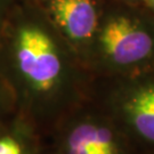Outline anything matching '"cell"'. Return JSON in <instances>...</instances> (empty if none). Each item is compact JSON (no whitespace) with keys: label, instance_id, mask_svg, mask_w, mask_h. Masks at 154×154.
Instances as JSON below:
<instances>
[{"label":"cell","instance_id":"7","mask_svg":"<svg viewBox=\"0 0 154 154\" xmlns=\"http://www.w3.org/2000/svg\"><path fill=\"white\" fill-rule=\"evenodd\" d=\"M16 112L11 90L0 74V122L6 120Z\"/></svg>","mask_w":154,"mask_h":154},{"label":"cell","instance_id":"3","mask_svg":"<svg viewBox=\"0 0 154 154\" xmlns=\"http://www.w3.org/2000/svg\"><path fill=\"white\" fill-rule=\"evenodd\" d=\"M45 138L56 154H143L93 96L63 116Z\"/></svg>","mask_w":154,"mask_h":154},{"label":"cell","instance_id":"11","mask_svg":"<svg viewBox=\"0 0 154 154\" xmlns=\"http://www.w3.org/2000/svg\"><path fill=\"white\" fill-rule=\"evenodd\" d=\"M41 0H17V2H25V4H38Z\"/></svg>","mask_w":154,"mask_h":154},{"label":"cell","instance_id":"10","mask_svg":"<svg viewBox=\"0 0 154 154\" xmlns=\"http://www.w3.org/2000/svg\"><path fill=\"white\" fill-rule=\"evenodd\" d=\"M41 154H56V153L55 152H53L49 147H47V146H46V144H45V147H44V149H42Z\"/></svg>","mask_w":154,"mask_h":154},{"label":"cell","instance_id":"4","mask_svg":"<svg viewBox=\"0 0 154 154\" xmlns=\"http://www.w3.org/2000/svg\"><path fill=\"white\" fill-rule=\"evenodd\" d=\"M91 96L143 154H154V71L94 79Z\"/></svg>","mask_w":154,"mask_h":154},{"label":"cell","instance_id":"2","mask_svg":"<svg viewBox=\"0 0 154 154\" xmlns=\"http://www.w3.org/2000/svg\"><path fill=\"white\" fill-rule=\"evenodd\" d=\"M87 69L94 79L154 71V14L104 2Z\"/></svg>","mask_w":154,"mask_h":154},{"label":"cell","instance_id":"8","mask_svg":"<svg viewBox=\"0 0 154 154\" xmlns=\"http://www.w3.org/2000/svg\"><path fill=\"white\" fill-rule=\"evenodd\" d=\"M16 2L17 0H0V31L4 28L6 21Z\"/></svg>","mask_w":154,"mask_h":154},{"label":"cell","instance_id":"6","mask_svg":"<svg viewBox=\"0 0 154 154\" xmlns=\"http://www.w3.org/2000/svg\"><path fill=\"white\" fill-rule=\"evenodd\" d=\"M45 137L21 113L0 122V154H41Z\"/></svg>","mask_w":154,"mask_h":154},{"label":"cell","instance_id":"9","mask_svg":"<svg viewBox=\"0 0 154 154\" xmlns=\"http://www.w3.org/2000/svg\"><path fill=\"white\" fill-rule=\"evenodd\" d=\"M143 1L145 2V5L151 9V11L154 14V0H143Z\"/></svg>","mask_w":154,"mask_h":154},{"label":"cell","instance_id":"1","mask_svg":"<svg viewBox=\"0 0 154 154\" xmlns=\"http://www.w3.org/2000/svg\"><path fill=\"white\" fill-rule=\"evenodd\" d=\"M0 74L44 137L93 93L91 73L37 4L16 2L0 31Z\"/></svg>","mask_w":154,"mask_h":154},{"label":"cell","instance_id":"5","mask_svg":"<svg viewBox=\"0 0 154 154\" xmlns=\"http://www.w3.org/2000/svg\"><path fill=\"white\" fill-rule=\"evenodd\" d=\"M37 5L87 67L89 50L104 2L102 0H41Z\"/></svg>","mask_w":154,"mask_h":154}]
</instances>
